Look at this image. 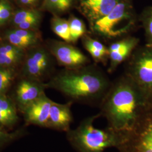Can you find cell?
Here are the masks:
<instances>
[{"label":"cell","mask_w":152,"mask_h":152,"mask_svg":"<svg viewBox=\"0 0 152 152\" xmlns=\"http://www.w3.org/2000/svg\"><path fill=\"white\" fill-rule=\"evenodd\" d=\"M101 116L112 129L126 135L152 103L130 77L126 74L112 83L100 103Z\"/></svg>","instance_id":"1"},{"label":"cell","mask_w":152,"mask_h":152,"mask_svg":"<svg viewBox=\"0 0 152 152\" xmlns=\"http://www.w3.org/2000/svg\"><path fill=\"white\" fill-rule=\"evenodd\" d=\"M111 84L98 66L88 64L68 69L55 76L47 86L54 88L73 100L91 104L100 103Z\"/></svg>","instance_id":"2"},{"label":"cell","mask_w":152,"mask_h":152,"mask_svg":"<svg viewBox=\"0 0 152 152\" xmlns=\"http://www.w3.org/2000/svg\"><path fill=\"white\" fill-rule=\"evenodd\" d=\"M101 116L98 114L82 120L74 130L66 132L67 139L78 152H104L108 148L117 149L123 143L125 134L107 126L101 129L94 127V121Z\"/></svg>","instance_id":"3"},{"label":"cell","mask_w":152,"mask_h":152,"mask_svg":"<svg viewBox=\"0 0 152 152\" xmlns=\"http://www.w3.org/2000/svg\"><path fill=\"white\" fill-rule=\"evenodd\" d=\"M136 15L132 0H121L106 16L89 25L94 36L112 40L129 36L136 27Z\"/></svg>","instance_id":"4"},{"label":"cell","mask_w":152,"mask_h":152,"mask_svg":"<svg viewBox=\"0 0 152 152\" xmlns=\"http://www.w3.org/2000/svg\"><path fill=\"white\" fill-rule=\"evenodd\" d=\"M129 58L126 74L152 103V46L137 47Z\"/></svg>","instance_id":"5"},{"label":"cell","mask_w":152,"mask_h":152,"mask_svg":"<svg viewBox=\"0 0 152 152\" xmlns=\"http://www.w3.org/2000/svg\"><path fill=\"white\" fill-rule=\"evenodd\" d=\"M120 152H152V108L147 110L117 148Z\"/></svg>","instance_id":"6"},{"label":"cell","mask_w":152,"mask_h":152,"mask_svg":"<svg viewBox=\"0 0 152 152\" xmlns=\"http://www.w3.org/2000/svg\"><path fill=\"white\" fill-rule=\"evenodd\" d=\"M50 49L58 63L67 69L77 68L90 63L86 55L68 42L54 41Z\"/></svg>","instance_id":"7"},{"label":"cell","mask_w":152,"mask_h":152,"mask_svg":"<svg viewBox=\"0 0 152 152\" xmlns=\"http://www.w3.org/2000/svg\"><path fill=\"white\" fill-rule=\"evenodd\" d=\"M139 44V38L129 35L110 44L108 46L109 72L113 73L122 62L129 58Z\"/></svg>","instance_id":"8"},{"label":"cell","mask_w":152,"mask_h":152,"mask_svg":"<svg viewBox=\"0 0 152 152\" xmlns=\"http://www.w3.org/2000/svg\"><path fill=\"white\" fill-rule=\"evenodd\" d=\"M121 0H77L76 6L89 25L106 16Z\"/></svg>","instance_id":"9"},{"label":"cell","mask_w":152,"mask_h":152,"mask_svg":"<svg viewBox=\"0 0 152 152\" xmlns=\"http://www.w3.org/2000/svg\"><path fill=\"white\" fill-rule=\"evenodd\" d=\"M53 103L44 92L23 109L26 122L28 124L46 127Z\"/></svg>","instance_id":"10"},{"label":"cell","mask_w":152,"mask_h":152,"mask_svg":"<svg viewBox=\"0 0 152 152\" xmlns=\"http://www.w3.org/2000/svg\"><path fill=\"white\" fill-rule=\"evenodd\" d=\"M71 105L72 102L62 104L53 102L46 127L66 132L69 130L70 125L73 121Z\"/></svg>","instance_id":"11"},{"label":"cell","mask_w":152,"mask_h":152,"mask_svg":"<svg viewBox=\"0 0 152 152\" xmlns=\"http://www.w3.org/2000/svg\"><path fill=\"white\" fill-rule=\"evenodd\" d=\"M46 86V85L28 81L20 82L16 88V99L22 109L44 94Z\"/></svg>","instance_id":"12"},{"label":"cell","mask_w":152,"mask_h":152,"mask_svg":"<svg viewBox=\"0 0 152 152\" xmlns=\"http://www.w3.org/2000/svg\"><path fill=\"white\" fill-rule=\"evenodd\" d=\"M81 39L83 48L95 63L104 65L107 64L109 61L108 47L87 33L83 36Z\"/></svg>","instance_id":"13"},{"label":"cell","mask_w":152,"mask_h":152,"mask_svg":"<svg viewBox=\"0 0 152 152\" xmlns=\"http://www.w3.org/2000/svg\"><path fill=\"white\" fill-rule=\"evenodd\" d=\"M77 0H44L42 9L58 15L76 6Z\"/></svg>","instance_id":"14"},{"label":"cell","mask_w":152,"mask_h":152,"mask_svg":"<svg viewBox=\"0 0 152 152\" xmlns=\"http://www.w3.org/2000/svg\"><path fill=\"white\" fill-rule=\"evenodd\" d=\"M51 27L53 31L65 42L71 43V34L68 20L54 15L51 20Z\"/></svg>","instance_id":"15"},{"label":"cell","mask_w":152,"mask_h":152,"mask_svg":"<svg viewBox=\"0 0 152 152\" xmlns=\"http://www.w3.org/2000/svg\"><path fill=\"white\" fill-rule=\"evenodd\" d=\"M70 34L71 43L75 44L79 39L87 33V28L84 22L78 17L72 15L68 19Z\"/></svg>","instance_id":"16"},{"label":"cell","mask_w":152,"mask_h":152,"mask_svg":"<svg viewBox=\"0 0 152 152\" xmlns=\"http://www.w3.org/2000/svg\"><path fill=\"white\" fill-rule=\"evenodd\" d=\"M144 31L147 45L152 46V6H148L138 16Z\"/></svg>","instance_id":"17"},{"label":"cell","mask_w":152,"mask_h":152,"mask_svg":"<svg viewBox=\"0 0 152 152\" xmlns=\"http://www.w3.org/2000/svg\"><path fill=\"white\" fill-rule=\"evenodd\" d=\"M0 112L18 120L16 109L13 103L4 94H0Z\"/></svg>","instance_id":"18"},{"label":"cell","mask_w":152,"mask_h":152,"mask_svg":"<svg viewBox=\"0 0 152 152\" xmlns=\"http://www.w3.org/2000/svg\"><path fill=\"white\" fill-rule=\"evenodd\" d=\"M48 60H50V59L48 52L44 49H40L34 53L32 56L28 59L26 66L28 68Z\"/></svg>","instance_id":"19"},{"label":"cell","mask_w":152,"mask_h":152,"mask_svg":"<svg viewBox=\"0 0 152 152\" xmlns=\"http://www.w3.org/2000/svg\"><path fill=\"white\" fill-rule=\"evenodd\" d=\"M41 16L38 11L34 10H22L18 11L14 17V23L18 26L30 18Z\"/></svg>","instance_id":"20"},{"label":"cell","mask_w":152,"mask_h":152,"mask_svg":"<svg viewBox=\"0 0 152 152\" xmlns=\"http://www.w3.org/2000/svg\"><path fill=\"white\" fill-rule=\"evenodd\" d=\"M7 38L12 45L15 46L19 49L25 48L31 45L34 44L31 41L24 39L22 37L18 36L12 31L7 33Z\"/></svg>","instance_id":"21"},{"label":"cell","mask_w":152,"mask_h":152,"mask_svg":"<svg viewBox=\"0 0 152 152\" xmlns=\"http://www.w3.org/2000/svg\"><path fill=\"white\" fill-rule=\"evenodd\" d=\"M12 79L11 72L7 69H0V94H4Z\"/></svg>","instance_id":"22"},{"label":"cell","mask_w":152,"mask_h":152,"mask_svg":"<svg viewBox=\"0 0 152 152\" xmlns=\"http://www.w3.org/2000/svg\"><path fill=\"white\" fill-rule=\"evenodd\" d=\"M50 60L45 61L42 63L28 67L27 72L31 76L39 77L44 75L50 65Z\"/></svg>","instance_id":"23"},{"label":"cell","mask_w":152,"mask_h":152,"mask_svg":"<svg viewBox=\"0 0 152 152\" xmlns=\"http://www.w3.org/2000/svg\"><path fill=\"white\" fill-rule=\"evenodd\" d=\"M21 134L22 133L18 131L12 132H7L0 126V147L13 141Z\"/></svg>","instance_id":"24"},{"label":"cell","mask_w":152,"mask_h":152,"mask_svg":"<svg viewBox=\"0 0 152 152\" xmlns=\"http://www.w3.org/2000/svg\"><path fill=\"white\" fill-rule=\"evenodd\" d=\"M12 32L15 33L18 36L24 39L31 41L34 44H36L39 38L37 33L34 31H31L29 29H19L13 31Z\"/></svg>","instance_id":"25"},{"label":"cell","mask_w":152,"mask_h":152,"mask_svg":"<svg viewBox=\"0 0 152 152\" xmlns=\"http://www.w3.org/2000/svg\"><path fill=\"white\" fill-rule=\"evenodd\" d=\"M11 7L7 4L0 2V26L7 22L11 15Z\"/></svg>","instance_id":"26"},{"label":"cell","mask_w":152,"mask_h":152,"mask_svg":"<svg viewBox=\"0 0 152 152\" xmlns=\"http://www.w3.org/2000/svg\"><path fill=\"white\" fill-rule=\"evenodd\" d=\"M41 16H36L32 18H30L27 20L23 22L17 26L19 29H29L31 28L37 27L40 22Z\"/></svg>","instance_id":"27"},{"label":"cell","mask_w":152,"mask_h":152,"mask_svg":"<svg viewBox=\"0 0 152 152\" xmlns=\"http://www.w3.org/2000/svg\"><path fill=\"white\" fill-rule=\"evenodd\" d=\"M17 119L12 117L8 114L0 112V126L10 127L15 125L18 121Z\"/></svg>","instance_id":"28"},{"label":"cell","mask_w":152,"mask_h":152,"mask_svg":"<svg viewBox=\"0 0 152 152\" xmlns=\"http://www.w3.org/2000/svg\"><path fill=\"white\" fill-rule=\"evenodd\" d=\"M19 56L18 55L4 54L0 53V65H10L16 61Z\"/></svg>","instance_id":"29"},{"label":"cell","mask_w":152,"mask_h":152,"mask_svg":"<svg viewBox=\"0 0 152 152\" xmlns=\"http://www.w3.org/2000/svg\"><path fill=\"white\" fill-rule=\"evenodd\" d=\"M0 53L4 54H15L19 55L20 54V49L13 45H6L0 48Z\"/></svg>","instance_id":"30"},{"label":"cell","mask_w":152,"mask_h":152,"mask_svg":"<svg viewBox=\"0 0 152 152\" xmlns=\"http://www.w3.org/2000/svg\"><path fill=\"white\" fill-rule=\"evenodd\" d=\"M38 0H19V1L24 5H31L37 2Z\"/></svg>","instance_id":"31"}]
</instances>
